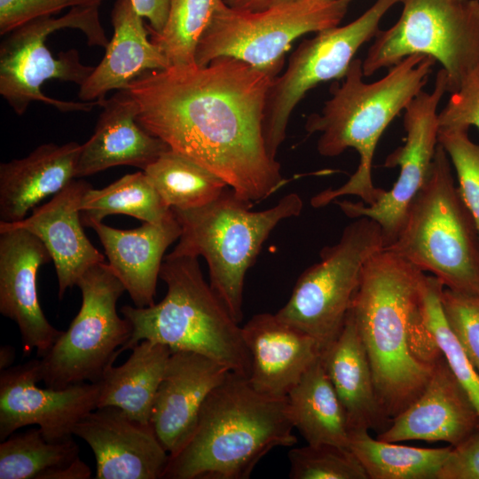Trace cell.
<instances>
[{
	"label": "cell",
	"instance_id": "obj_1",
	"mask_svg": "<svg viewBox=\"0 0 479 479\" xmlns=\"http://www.w3.org/2000/svg\"><path fill=\"white\" fill-rule=\"evenodd\" d=\"M276 76L218 57L204 67L149 71L128 90L148 133L254 203L288 182L263 137L267 94Z\"/></svg>",
	"mask_w": 479,
	"mask_h": 479
},
{
	"label": "cell",
	"instance_id": "obj_2",
	"mask_svg": "<svg viewBox=\"0 0 479 479\" xmlns=\"http://www.w3.org/2000/svg\"><path fill=\"white\" fill-rule=\"evenodd\" d=\"M424 273L383 248L365 263L349 310L390 421L421 394L442 355L420 313Z\"/></svg>",
	"mask_w": 479,
	"mask_h": 479
},
{
	"label": "cell",
	"instance_id": "obj_3",
	"mask_svg": "<svg viewBox=\"0 0 479 479\" xmlns=\"http://www.w3.org/2000/svg\"><path fill=\"white\" fill-rule=\"evenodd\" d=\"M287 397L256 391L248 380L230 372L204 401L195 428L169 455L163 479H247L276 447H292Z\"/></svg>",
	"mask_w": 479,
	"mask_h": 479
},
{
	"label": "cell",
	"instance_id": "obj_4",
	"mask_svg": "<svg viewBox=\"0 0 479 479\" xmlns=\"http://www.w3.org/2000/svg\"><path fill=\"white\" fill-rule=\"evenodd\" d=\"M436 60L413 54L389 68L381 79L365 82L363 61L354 59L342 84L331 87L332 97L321 112L308 116L305 130L319 133L318 153L325 157L355 149L359 164L349 180L335 189L315 195L310 203L321 208L344 195L359 197L366 205L376 202L386 190L372 180V163L380 137L393 121L427 84Z\"/></svg>",
	"mask_w": 479,
	"mask_h": 479
},
{
	"label": "cell",
	"instance_id": "obj_5",
	"mask_svg": "<svg viewBox=\"0 0 479 479\" xmlns=\"http://www.w3.org/2000/svg\"><path fill=\"white\" fill-rule=\"evenodd\" d=\"M198 258L170 252L159 274L167 287L164 298L147 307L121 308L132 332L119 354L149 340L171 351L202 354L247 379L251 359L242 326L205 280Z\"/></svg>",
	"mask_w": 479,
	"mask_h": 479
},
{
	"label": "cell",
	"instance_id": "obj_6",
	"mask_svg": "<svg viewBox=\"0 0 479 479\" xmlns=\"http://www.w3.org/2000/svg\"><path fill=\"white\" fill-rule=\"evenodd\" d=\"M251 202L227 187L213 201L195 208H171L181 227L174 255L202 256L209 284L232 317L240 323L245 277L271 232L298 216L303 202L290 192L274 206L251 210Z\"/></svg>",
	"mask_w": 479,
	"mask_h": 479
},
{
	"label": "cell",
	"instance_id": "obj_7",
	"mask_svg": "<svg viewBox=\"0 0 479 479\" xmlns=\"http://www.w3.org/2000/svg\"><path fill=\"white\" fill-rule=\"evenodd\" d=\"M384 248L429 272L446 288L479 295V232L439 143L397 237Z\"/></svg>",
	"mask_w": 479,
	"mask_h": 479
},
{
	"label": "cell",
	"instance_id": "obj_8",
	"mask_svg": "<svg viewBox=\"0 0 479 479\" xmlns=\"http://www.w3.org/2000/svg\"><path fill=\"white\" fill-rule=\"evenodd\" d=\"M65 28L82 31L90 46L106 48L109 43L98 7H74L59 18L38 17L4 35L0 44V94L16 114L22 115L34 101L63 112H89L99 106V101H64L42 92V85L48 80L80 86L94 69L82 63L76 49L53 57L45 42L50 35Z\"/></svg>",
	"mask_w": 479,
	"mask_h": 479
},
{
	"label": "cell",
	"instance_id": "obj_9",
	"mask_svg": "<svg viewBox=\"0 0 479 479\" xmlns=\"http://www.w3.org/2000/svg\"><path fill=\"white\" fill-rule=\"evenodd\" d=\"M397 21L380 30L363 60L364 76L425 55L446 72L448 92L479 67V0H400Z\"/></svg>",
	"mask_w": 479,
	"mask_h": 479
},
{
	"label": "cell",
	"instance_id": "obj_10",
	"mask_svg": "<svg viewBox=\"0 0 479 479\" xmlns=\"http://www.w3.org/2000/svg\"><path fill=\"white\" fill-rule=\"evenodd\" d=\"M351 0H301L261 11L216 8L195 51L204 67L218 57H232L278 75L286 52L298 37L339 26Z\"/></svg>",
	"mask_w": 479,
	"mask_h": 479
},
{
	"label": "cell",
	"instance_id": "obj_11",
	"mask_svg": "<svg viewBox=\"0 0 479 479\" xmlns=\"http://www.w3.org/2000/svg\"><path fill=\"white\" fill-rule=\"evenodd\" d=\"M383 248L379 224L354 218L338 242L323 247L320 260L300 275L276 316L313 338L323 353L344 327L365 263Z\"/></svg>",
	"mask_w": 479,
	"mask_h": 479
},
{
	"label": "cell",
	"instance_id": "obj_12",
	"mask_svg": "<svg viewBox=\"0 0 479 479\" xmlns=\"http://www.w3.org/2000/svg\"><path fill=\"white\" fill-rule=\"evenodd\" d=\"M76 286L82 293L77 315L39 358L42 381L48 388L98 381L131 336L130 323L116 310L126 289L108 263L90 266Z\"/></svg>",
	"mask_w": 479,
	"mask_h": 479
},
{
	"label": "cell",
	"instance_id": "obj_13",
	"mask_svg": "<svg viewBox=\"0 0 479 479\" xmlns=\"http://www.w3.org/2000/svg\"><path fill=\"white\" fill-rule=\"evenodd\" d=\"M399 1L376 0L353 21L318 32L292 53L287 67L273 79L267 94L263 137L272 159L285 140L290 115L299 101L319 83L343 78L357 51L375 37L383 16Z\"/></svg>",
	"mask_w": 479,
	"mask_h": 479
},
{
	"label": "cell",
	"instance_id": "obj_14",
	"mask_svg": "<svg viewBox=\"0 0 479 479\" xmlns=\"http://www.w3.org/2000/svg\"><path fill=\"white\" fill-rule=\"evenodd\" d=\"M448 92L446 72L441 68L436 76L431 92L421 90L405 107L404 128L406 138L385 160L384 166H399L397 182L389 191L371 205L349 200H335L350 218L366 216L379 224L384 247L397 237L408 208L422 187L438 144V106Z\"/></svg>",
	"mask_w": 479,
	"mask_h": 479
},
{
	"label": "cell",
	"instance_id": "obj_15",
	"mask_svg": "<svg viewBox=\"0 0 479 479\" xmlns=\"http://www.w3.org/2000/svg\"><path fill=\"white\" fill-rule=\"evenodd\" d=\"M39 359H32L1 371L0 440L16 430L36 425L51 442L74 436L75 425L98 408L100 384L82 382L61 389L39 388Z\"/></svg>",
	"mask_w": 479,
	"mask_h": 479
},
{
	"label": "cell",
	"instance_id": "obj_16",
	"mask_svg": "<svg viewBox=\"0 0 479 479\" xmlns=\"http://www.w3.org/2000/svg\"><path fill=\"white\" fill-rule=\"evenodd\" d=\"M51 260L43 243L21 228L0 226V312L16 323L24 351L43 357L63 331L49 323L40 305L36 277Z\"/></svg>",
	"mask_w": 479,
	"mask_h": 479
},
{
	"label": "cell",
	"instance_id": "obj_17",
	"mask_svg": "<svg viewBox=\"0 0 479 479\" xmlns=\"http://www.w3.org/2000/svg\"><path fill=\"white\" fill-rule=\"evenodd\" d=\"M96 459L97 479H162L169 454L152 425L113 406L99 407L75 427Z\"/></svg>",
	"mask_w": 479,
	"mask_h": 479
},
{
	"label": "cell",
	"instance_id": "obj_18",
	"mask_svg": "<svg viewBox=\"0 0 479 479\" xmlns=\"http://www.w3.org/2000/svg\"><path fill=\"white\" fill-rule=\"evenodd\" d=\"M478 431L477 410L442 354L421 394L376 438L445 442L455 447Z\"/></svg>",
	"mask_w": 479,
	"mask_h": 479
},
{
	"label": "cell",
	"instance_id": "obj_19",
	"mask_svg": "<svg viewBox=\"0 0 479 479\" xmlns=\"http://www.w3.org/2000/svg\"><path fill=\"white\" fill-rule=\"evenodd\" d=\"M231 371L200 353L172 351L153 404L150 424L169 455L192 435L209 393Z\"/></svg>",
	"mask_w": 479,
	"mask_h": 479
},
{
	"label": "cell",
	"instance_id": "obj_20",
	"mask_svg": "<svg viewBox=\"0 0 479 479\" xmlns=\"http://www.w3.org/2000/svg\"><path fill=\"white\" fill-rule=\"evenodd\" d=\"M90 188L87 181L74 179L48 202L35 207L28 217L14 223L0 221V226L25 229L43 243L55 266L59 299L90 266L105 262L82 230L81 203Z\"/></svg>",
	"mask_w": 479,
	"mask_h": 479
},
{
	"label": "cell",
	"instance_id": "obj_21",
	"mask_svg": "<svg viewBox=\"0 0 479 479\" xmlns=\"http://www.w3.org/2000/svg\"><path fill=\"white\" fill-rule=\"evenodd\" d=\"M242 334L251 359L247 380L267 396L287 397L322 355L313 338L276 314L255 315L242 326Z\"/></svg>",
	"mask_w": 479,
	"mask_h": 479
},
{
	"label": "cell",
	"instance_id": "obj_22",
	"mask_svg": "<svg viewBox=\"0 0 479 479\" xmlns=\"http://www.w3.org/2000/svg\"><path fill=\"white\" fill-rule=\"evenodd\" d=\"M102 111L92 136L82 145L76 178L128 165L144 170L169 147L137 120V106L129 90L100 102Z\"/></svg>",
	"mask_w": 479,
	"mask_h": 479
},
{
	"label": "cell",
	"instance_id": "obj_23",
	"mask_svg": "<svg viewBox=\"0 0 479 479\" xmlns=\"http://www.w3.org/2000/svg\"><path fill=\"white\" fill-rule=\"evenodd\" d=\"M88 227L98 234L109 267L134 305L153 304L165 251L181 234L174 213L160 224L144 223L132 230L113 228L103 222L90 223Z\"/></svg>",
	"mask_w": 479,
	"mask_h": 479
},
{
	"label": "cell",
	"instance_id": "obj_24",
	"mask_svg": "<svg viewBox=\"0 0 479 479\" xmlns=\"http://www.w3.org/2000/svg\"><path fill=\"white\" fill-rule=\"evenodd\" d=\"M114 35L101 61L79 86L82 101H99L113 90H128L144 74L169 67L148 37L150 31L131 0H115L111 12Z\"/></svg>",
	"mask_w": 479,
	"mask_h": 479
},
{
	"label": "cell",
	"instance_id": "obj_25",
	"mask_svg": "<svg viewBox=\"0 0 479 479\" xmlns=\"http://www.w3.org/2000/svg\"><path fill=\"white\" fill-rule=\"evenodd\" d=\"M82 145L47 143L0 164V221L14 223L76 178Z\"/></svg>",
	"mask_w": 479,
	"mask_h": 479
},
{
	"label": "cell",
	"instance_id": "obj_26",
	"mask_svg": "<svg viewBox=\"0 0 479 479\" xmlns=\"http://www.w3.org/2000/svg\"><path fill=\"white\" fill-rule=\"evenodd\" d=\"M325 370L343 407L349 432L387 428L390 420L379 403L372 368L350 313L338 338L322 353Z\"/></svg>",
	"mask_w": 479,
	"mask_h": 479
},
{
	"label": "cell",
	"instance_id": "obj_27",
	"mask_svg": "<svg viewBox=\"0 0 479 479\" xmlns=\"http://www.w3.org/2000/svg\"><path fill=\"white\" fill-rule=\"evenodd\" d=\"M121 365H110L100 384L98 408H119L130 418L149 424L157 389L171 349L161 343L141 341Z\"/></svg>",
	"mask_w": 479,
	"mask_h": 479
},
{
	"label": "cell",
	"instance_id": "obj_28",
	"mask_svg": "<svg viewBox=\"0 0 479 479\" xmlns=\"http://www.w3.org/2000/svg\"><path fill=\"white\" fill-rule=\"evenodd\" d=\"M287 400L294 427L307 444L349 448L346 415L321 357L291 389Z\"/></svg>",
	"mask_w": 479,
	"mask_h": 479
},
{
	"label": "cell",
	"instance_id": "obj_29",
	"mask_svg": "<svg viewBox=\"0 0 479 479\" xmlns=\"http://www.w3.org/2000/svg\"><path fill=\"white\" fill-rule=\"evenodd\" d=\"M349 449L368 479H437L452 446L418 448L373 438L368 429L349 432Z\"/></svg>",
	"mask_w": 479,
	"mask_h": 479
},
{
	"label": "cell",
	"instance_id": "obj_30",
	"mask_svg": "<svg viewBox=\"0 0 479 479\" xmlns=\"http://www.w3.org/2000/svg\"><path fill=\"white\" fill-rule=\"evenodd\" d=\"M145 172L127 174L102 189L90 188L81 203L84 226L109 215H128L144 223L160 224L172 215Z\"/></svg>",
	"mask_w": 479,
	"mask_h": 479
},
{
	"label": "cell",
	"instance_id": "obj_31",
	"mask_svg": "<svg viewBox=\"0 0 479 479\" xmlns=\"http://www.w3.org/2000/svg\"><path fill=\"white\" fill-rule=\"evenodd\" d=\"M143 171L170 208L204 206L229 187L207 169L171 149L162 153Z\"/></svg>",
	"mask_w": 479,
	"mask_h": 479
},
{
	"label": "cell",
	"instance_id": "obj_32",
	"mask_svg": "<svg viewBox=\"0 0 479 479\" xmlns=\"http://www.w3.org/2000/svg\"><path fill=\"white\" fill-rule=\"evenodd\" d=\"M70 438L51 442L39 428L12 434L0 444V479H44V476L79 457Z\"/></svg>",
	"mask_w": 479,
	"mask_h": 479
},
{
	"label": "cell",
	"instance_id": "obj_33",
	"mask_svg": "<svg viewBox=\"0 0 479 479\" xmlns=\"http://www.w3.org/2000/svg\"><path fill=\"white\" fill-rule=\"evenodd\" d=\"M223 1L170 0L164 27L159 33L150 32L151 40L169 67L196 65L195 51L200 39Z\"/></svg>",
	"mask_w": 479,
	"mask_h": 479
},
{
	"label": "cell",
	"instance_id": "obj_34",
	"mask_svg": "<svg viewBox=\"0 0 479 479\" xmlns=\"http://www.w3.org/2000/svg\"><path fill=\"white\" fill-rule=\"evenodd\" d=\"M444 287L437 278L424 273L420 282L421 317L451 370L467 393L479 414V373L446 321L441 302Z\"/></svg>",
	"mask_w": 479,
	"mask_h": 479
},
{
	"label": "cell",
	"instance_id": "obj_35",
	"mask_svg": "<svg viewBox=\"0 0 479 479\" xmlns=\"http://www.w3.org/2000/svg\"><path fill=\"white\" fill-rule=\"evenodd\" d=\"M292 479H368L349 448L318 444L291 448L288 452Z\"/></svg>",
	"mask_w": 479,
	"mask_h": 479
},
{
	"label": "cell",
	"instance_id": "obj_36",
	"mask_svg": "<svg viewBox=\"0 0 479 479\" xmlns=\"http://www.w3.org/2000/svg\"><path fill=\"white\" fill-rule=\"evenodd\" d=\"M438 143L454 166L459 191L479 232V145L469 138L466 130H439Z\"/></svg>",
	"mask_w": 479,
	"mask_h": 479
},
{
	"label": "cell",
	"instance_id": "obj_37",
	"mask_svg": "<svg viewBox=\"0 0 479 479\" xmlns=\"http://www.w3.org/2000/svg\"><path fill=\"white\" fill-rule=\"evenodd\" d=\"M441 302L450 328L479 373V295L444 287Z\"/></svg>",
	"mask_w": 479,
	"mask_h": 479
},
{
	"label": "cell",
	"instance_id": "obj_38",
	"mask_svg": "<svg viewBox=\"0 0 479 479\" xmlns=\"http://www.w3.org/2000/svg\"><path fill=\"white\" fill-rule=\"evenodd\" d=\"M105 0H0V35L38 17L53 16L66 8L99 7Z\"/></svg>",
	"mask_w": 479,
	"mask_h": 479
},
{
	"label": "cell",
	"instance_id": "obj_39",
	"mask_svg": "<svg viewBox=\"0 0 479 479\" xmlns=\"http://www.w3.org/2000/svg\"><path fill=\"white\" fill-rule=\"evenodd\" d=\"M439 130H479V67L463 81L438 113Z\"/></svg>",
	"mask_w": 479,
	"mask_h": 479
},
{
	"label": "cell",
	"instance_id": "obj_40",
	"mask_svg": "<svg viewBox=\"0 0 479 479\" xmlns=\"http://www.w3.org/2000/svg\"><path fill=\"white\" fill-rule=\"evenodd\" d=\"M437 479H479V431L452 447Z\"/></svg>",
	"mask_w": 479,
	"mask_h": 479
},
{
	"label": "cell",
	"instance_id": "obj_41",
	"mask_svg": "<svg viewBox=\"0 0 479 479\" xmlns=\"http://www.w3.org/2000/svg\"><path fill=\"white\" fill-rule=\"evenodd\" d=\"M137 12L149 21L150 32L159 33L165 26L170 0H131Z\"/></svg>",
	"mask_w": 479,
	"mask_h": 479
},
{
	"label": "cell",
	"instance_id": "obj_42",
	"mask_svg": "<svg viewBox=\"0 0 479 479\" xmlns=\"http://www.w3.org/2000/svg\"><path fill=\"white\" fill-rule=\"evenodd\" d=\"M90 475V468L78 457L69 464L51 471L44 479H88Z\"/></svg>",
	"mask_w": 479,
	"mask_h": 479
},
{
	"label": "cell",
	"instance_id": "obj_43",
	"mask_svg": "<svg viewBox=\"0 0 479 479\" xmlns=\"http://www.w3.org/2000/svg\"><path fill=\"white\" fill-rule=\"evenodd\" d=\"M298 1L301 0H224L225 4L231 7L248 11H261Z\"/></svg>",
	"mask_w": 479,
	"mask_h": 479
},
{
	"label": "cell",
	"instance_id": "obj_44",
	"mask_svg": "<svg viewBox=\"0 0 479 479\" xmlns=\"http://www.w3.org/2000/svg\"><path fill=\"white\" fill-rule=\"evenodd\" d=\"M15 357L14 348L11 346H2L0 348V370L11 367Z\"/></svg>",
	"mask_w": 479,
	"mask_h": 479
}]
</instances>
